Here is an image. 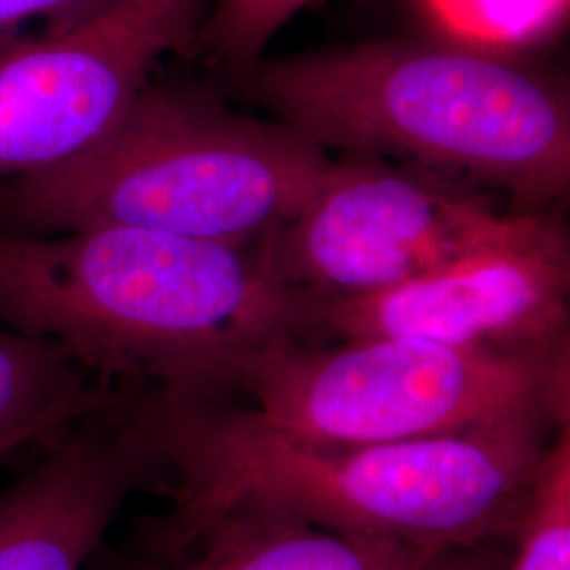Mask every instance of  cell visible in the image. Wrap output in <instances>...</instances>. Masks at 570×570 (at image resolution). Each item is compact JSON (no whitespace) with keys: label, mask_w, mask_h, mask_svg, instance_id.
<instances>
[{"label":"cell","mask_w":570,"mask_h":570,"mask_svg":"<svg viewBox=\"0 0 570 570\" xmlns=\"http://www.w3.org/2000/svg\"><path fill=\"white\" fill-rule=\"evenodd\" d=\"M125 421L167 473L174 503L131 550L183 553L230 513H263L431 550L515 539L550 446L548 425L395 444H324L265 428L220 397L129 391Z\"/></svg>","instance_id":"6da1fadb"},{"label":"cell","mask_w":570,"mask_h":570,"mask_svg":"<svg viewBox=\"0 0 570 570\" xmlns=\"http://www.w3.org/2000/svg\"><path fill=\"white\" fill-rule=\"evenodd\" d=\"M322 303L282 282L263 239L96 226L0 233V317L66 346L104 385L220 397L249 362L320 334Z\"/></svg>","instance_id":"7a4b0ae2"},{"label":"cell","mask_w":570,"mask_h":570,"mask_svg":"<svg viewBox=\"0 0 570 570\" xmlns=\"http://www.w3.org/2000/svg\"><path fill=\"white\" fill-rule=\"evenodd\" d=\"M242 75L252 100L322 148L400 157L524 207L569 195V100L511 56L395 39L261 60Z\"/></svg>","instance_id":"3957f363"},{"label":"cell","mask_w":570,"mask_h":570,"mask_svg":"<svg viewBox=\"0 0 570 570\" xmlns=\"http://www.w3.org/2000/svg\"><path fill=\"white\" fill-rule=\"evenodd\" d=\"M330 161L326 148L282 121L150 79L89 148L0 183V233L125 226L249 244L308 202Z\"/></svg>","instance_id":"277c9868"},{"label":"cell","mask_w":570,"mask_h":570,"mask_svg":"<svg viewBox=\"0 0 570 570\" xmlns=\"http://www.w3.org/2000/svg\"><path fill=\"white\" fill-rule=\"evenodd\" d=\"M252 421L324 444H395L471 431L569 429V346L471 348L397 336L273 348L220 395Z\"/></svg>","instance_id":"5b68a950"},{"label":"cell","mask_w":570,"mask_h":570,"mask_svg":"<svg viewBox=\"0 0 570 570\" xmlns=\"http://www.w3.org/2000/svg\"><path fill=\"white\" fill-rule=\"evenodd\" d=\"M524 216L499 214L449 174L353 153L330 161L263 252L285 284L320 303L345 301L431 275L508 237Z\"/></svg>","instance_id":"8992f818"},{"label":"cell","mask_w":570,"mask_h":570,"mask_svg":"<svg viewBox=\"0 0 570 570\" xmlns=\"http://www.w3.org/2000/svg\"><path fill=\"white\" fill-rule=\"evenodd\" d=\"M214 0H110L60 37L0 49V183L63 164L119 121Z\"/></svg>","instance_id":"52a82bcc"},{"label":"cell","mask_w":570,"mask_h":570,"mask_svg":"<svg viewBox=\"0 0 570 570\" xmlns=\"http://www.w3.org/2000/svg\"><path fill=\"white\" fill-rule=\"evenodd\" d=\"M569 242L527 214L508 237L421 279L320 306V330L440 345L553 353L569 346Z\"/></svg>","instance_id":"ba28073f"},{"label":"cell","mask_w":570,"mask_h":570,"mask_svg":"<svg viewBox=\"0 0 570 570\" xmlns=\"http://www.w3.org/2000/svg\"><path fill=\"white\" fill-rule=\"evenodd\" d=\"M121 400L47 438L41 459L0 492V570H89L125 501L167 487Z\"/></svg>","instance_id":"9c48e42d"},{"label":"cell","mask_w":570,"mask_h":570,"mask_svg":"<svg viewBox=\"0 0 570 570\" xmlns=\"http://www.w3.org/2000/svg\"><path fill=\"white\" fill-rule=\"evenodd\" d=\"M440 551L277 515L230 513L178 556L102 548L89 570H423Z\"/></svg>","instance_id":"30bf717a"},{"label":"cell","mask_w":570,"mask_h":570,"mask_svg":"<svg viewBox=\"0 0 570 570\" xmlns=\"http://www.w3.org/2000/svg\"><path fill=\"white\" fill-rule=\"evenodd\" d=\"M66 346L16 327H0V444L41 446L85 414L119 402Z\"/></svg>","instance_id":"8fae6325"},{"label":"cell","mask_w":570,"mask_h":570,"mask_svg":"<svg viewBox=\"0 0 570 570\" xmlns=\"http://www.w3.org/2000/svg\"><path fill=\"white\" fill-rule=\"evenodd\" d=\"M438 39L511 56L550 39L569 0H416Z\"/></svg>","instance_id":"7c38bea8"},{"label":"cell","mask_w":570,"mask_h":570,"mask_svg":"<svg viewBox=\"0 0 570 570\" xmlns=\"http://www.w3.org/2000/svg\"><path fill=\"white\" fill-rule=\"evenodd\" d=\"M510 570H570V435L562 429L539 471Z\"/></svg>","instance_id":"4fadbf2b"},{"label":"cell","mask_w":570,"mask_h":570,"mask_svg":"<svg viewBox=\"0 0 570 570\" xmlns=\"http://www.w3.org/2000/svg\"><path fill=\"white\" fill-rule=\"evenodd\" d=\"M320 0H214L197 45L209 58L245 72L289 21Z\"/></svg>","instance_id":"5bb4252c"},{"label":"cell","mask_w":570,"mask_h":570,"mask_svg":"<svg viewBox=\"0 0 570 570\" xmlns=\"http://www.w3.org/2000/svg\"><path fill=\"white\" fill-rule=\"evenodd\" d=\"M110 0H0V49L60 37Z\"/></svg>","instance_id":"9a60e30c"},{"label":"cell","mask_w":570,"mask_h":570,"mask_svg":"<svg viewBox=\"0 0 570 570\" xmlns=\"http://www.w3.org/2000/svg\"><path fill=\"white\" fill-rule=\"evenodd\" d=\"M497 546L484 543L440 551L423 570H510L511 558Z\"/></svg>","instance_id":"2e32d148"},{"label":"cell","mask_w":570,"mask_h":570,"mask_svg":"<svg viewBox=\"0 0 570 570\" xmlns=\"http://www.w3.org/2000/svg\"><path fill=\"white\" fill-rule=\"evenodd\" d=\"M18 450H21V444H16V442H4V444H0V461H4L7 456L16 454Z\"/></svg>","instance_id":"e0dca14e"}]
</instances>
